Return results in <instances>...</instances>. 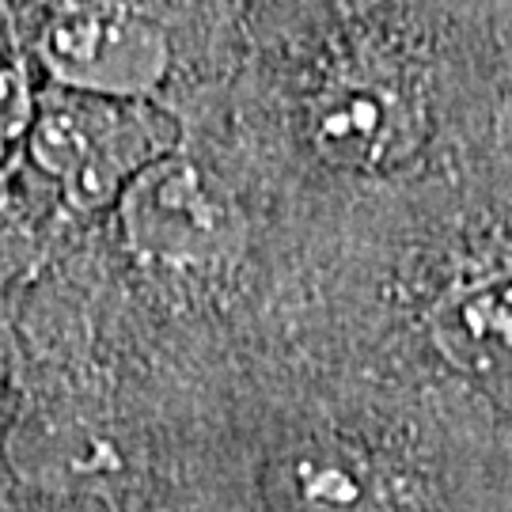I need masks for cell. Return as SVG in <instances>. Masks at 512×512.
Wrapping results in <instances>:
<instances>
[{
  "instance_id": "6da1fadb",
  "label": "cell",
  "mask_w": 512,
  "mask_h": 512,
  "mask_svg": "<svg viewBox=\"0 0 512 512\" xmlns=\"http://www.w3.org/2000/svg\"><path fill=\"white\" fill-rule=\"evenodd\" d=\"M23 145L31 164L61 186L65 202L95 213L118 202L141 167L167 156V133L148 122L137 99L50 88L35 99Z\"/></svg>"
},
{
  "instance_id": "7a4b0ae2",
  "label": "cell",
  "mask_w": 512,
  "mask_h": 512,
  "mask_svg": "<svg viewBox=\"0 0 512 512\" xmlns=\"http://www.w3.org/2000/svg\"><path fill=\"white\" fill-rule=\"evenodd\" d=\"M38 61L54 88L141 99L171 69L164 27L122 0H69L38 31Z\"/></svg>"
},
{
  "instance_id": "3957f363",
  "label": "cell",
  "mask_w": 512,
  "mask_h": 512,
  "mask_svg": "<svg viewBox=\"0 0 512 512\" xmlns=\"http://www.w3.org/2000/svg\"><path fill=\"white\" fill-rule=\"evenodd\" d=\"M114 205L126 243L152 262L198 266L220 258L236 239L228 205L213 194L202 167L183 156H160L141 167Z\"/></svg>"
},
{
  "instance_id": "277c9868",
  "label": "cell",
  "mask_w": 512,
  "mask_h": 512,
  "mask_svg": "<svg viewBox=\"0 0 512 512\" xmlns=\"http://www.w3.org/2000/svg\"><path fill=\"white\" fill-rule=\"evenodd\" d=\"M308 133L315 152L342 171H380L414 145L410 95L380 76L353 73L330 80L311 99Z\"/></svg>"
},
{
  "instance_id": "5b68a950",
  "label": "cell",
  "mask_w": 512,
  "mask_h": 512,
  "mask_svg": "<svg viewBox=\"0 0 512 512\" xmlns=\"http://www.w3.org/2000/svg\"><path fill=\"white\" fill-rule=\"evenodd\" d=\"M429 338L459 372H509L512 266L448 289L429 311Z\"/></svg>"
},
{
  "instance_id": "8992f818",
  "label": "cell",
  "mask_w": 512,
  "mask_h": 512,
  "mask_svg": "<svg viewBox=\"0 0 512 512\" xmlns=\"http://www.w3.org/2000/svg\"><path fill=\"white\" fill-rule=\"evenodd\" d=\"M285 490L296 512H384L380 478L357 452L315 444L289 459Z\"/></svg>"
},
{
  "instance_id": "52a82bcc",
  "label": "cell",
  "mask_w": 512,
  "mask_h": 512,
  "mask_svg": "<svg viewBox=\"0 0 512 512\" xmlns=\"http://www.w3.org/2000/svg\"><path fill=\"white\" fill-rule=\"evenodd\" d=\"M35 99L27 69L19 61V50L12 46L8 31L0 27V164L27 141V129L35 118Z\"/></svg>"
}]
</instances>
